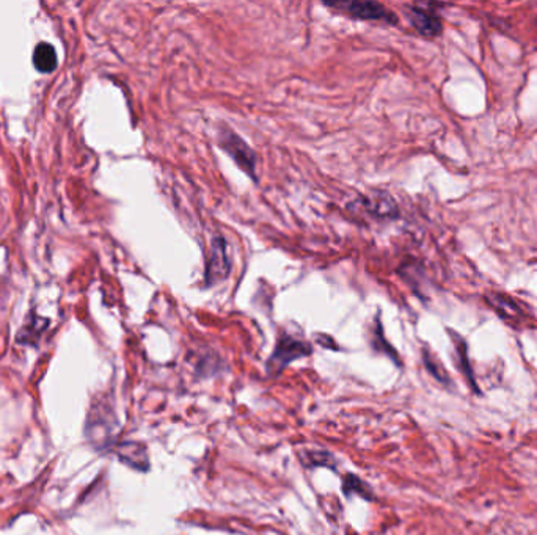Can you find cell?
I'll return each mask as SVG.
<instances>
[{
  "label": "cell",
  "instance_id": "1",
  "mask_svg": "<svg viewBox=\"0 0 537 535\" xmlns=\"http://www.w3.org/2000/svg\"><path fill=\"white\" fill-rule=\"evenodd\" d=\"M219 145L236 162L240 170H244L253 181H257V155L236 132L230 131L228 127H221L219 132Z\"/></svg>",
  "mask_w": 537,
  "mask_h": 535
},
{
  "label": "cell",
  "instance_id": "2",
  "mask_svg": "<svg viewBox=\"0 0 537 535\" xmlns=\"http://www.w3.org/2000/svg\"><path fill=\"white\" fill-rule=\"evenodd\" d=\"M311 345L300 341L297 337L290 336V335H280L277 345H275L273 354L271 355L267 361V372L271 374H280L287 364L292 363L294 360H299V358H304L311 355Z\"/></svg>",
  "mask_w": 537,
  "mask_h": 535
},
{
  "label": "cell",
  "instance_id": "3",
  "mask_svg": "<svg viewBox=\"0 0 537 535\" xmlns=\"http://www.w3.org/2000/svg\"><path fill=\"white\" fill-rule=\"evenodd\" d=\"M325 5L346 13L347 16L354 19H361V21H384L388 24H394L398 21L393 13L379 2H358V0H354V2H330Z\"/></svg>",
  "mask_w": 537,
  "mask_h": 535
},
{
  "label": "cell",
  "instance_id": "4",
  "mask_svg": "<svg viewBox=\"0 0 537 535\" xmlns=\"http://www.w3.org/2000/svg\"><path fill=\"white\" fill-rule=\"evenodd\" d=\"M230 270H231V261H230V256H228L226 242L224 240V237L220 236L214 237L211 253H209V257H207V264L205 270V280L211 286V284L214 283L225 280L226 276L230 275Z\"/></svg>",
  "mask_w": 537,
  "mask_h": 535
},
{
  "label": "cell",
  "instance_id": "5",
  "mask_svg": "<svg viewBox=\"0 0 537 535\" xmlns=\"http://www.w3.org/2000/svg\"><path fill=\"white\" fill-rule=\"evenodd\" d=\"M406 15L413 29L418 33H421L422 37L426 38L439 37L443 30L440 19L435 16L434 13L422 10L420 8V6H408Z\"/></svg>",
  "mask_w": 537,
  "mask_h": 535
},
{
  "label": "cell",
  "instance_id": "6",
  "mask_svg": "<svg viewBox=\"0 0 537 535\" xmlns=\"http://www.w3.org/2000/svg\"><path fill=\"white\" fill-rule=\"evenodd\" d=\"M366 211L377 219H394L398 217V206L387 192H377L375 196H368L363 201Z\"/></svg>",
  "mask_w": 537,
  "mask_h": 535
},
{
  "label": "cell",
  "instance_id": "7",
  "mask_svg": "<svg viewBox=\"0 0 537 535\" xmlns=\"http://www.w3.org/2000/svg\"><path fill=\"white\" fill-rule=\"evenodd\" d=\"M117 453L119 460L127 466H131L134 470L145 471L150 468V462H148V453L143 444L138 443H123L118 446Z\"/></svg>",
  "mask_w": 537,
  "mask_h": 535
},
{
  "label": "cell",
  "instance_id": "8",
  "mask_svg": "<svg viewBox=\"0 0 537 535\" xmlns=\"http://www.w3.org/2000/svg\"><path fill=\"white\" fill-rule=\"evenodd\" d=\"M32 62L38 72L41 74L53 72L58 66V57H57L56 47L46 41L38 43L35 46V49H33Z\"/></svg>",
  "mask_w": 537,
  "mask_h": 535
},
{
  "label": "cell",
  "instance_id": "9",
  "mask_svg": "<svg viewBox=\"0 0 537 535\" xmlns=\"http://www.w3.org/2000/svg\"><path fill=\"white\" fill-rule=\"evenodd\" d=\"M48 325H49L48 319H43V317L30 314L29 319H27L25 325L21 330V333H19V336H18V341L25 342V344L27 342H35L37 337L43 333Z\"/></svg>",
  "mask_w": 537,
  "mask_h": 535
},
{
  "label": "cell",
  "instance_id": "10",
  "mask_svg": "<svg viewBox=\"0 0 537 535\" xmlns=\"http://www.w3.org/2000/svg\"><path fill=\"white\" fill-rule=\"evenodd\" d=\"M342 491H344L346 496H352L354 493H357L358 496H361L363 499H368V501L374 499V493L371 490V486H368L363 480L357 476H354V474H346L344 479H342Z\"/></svg>",
  "mask_w": 537,
  "mask_h": 535
},
{
  "label": "cell",
  "instance_id": "11",
  "mask_svg": "<svg viewBox=\"0 0 537 535\" xmlns=\"http://www.w3.org/2000/svg\"><path fill=\"white\" fill-rule=\"evenodd\" d=\"M489 302L492 303L493 307L500 311V313H503V316H515L517 313H519V309H517L515 303L505 299V297H503V295L490 294L489 295Z\"/></svg>",
  "mask_w": 537,
  "mask_h": 535
},
{
  "label": "cell",
  "instance_id": "12",
  "mask_svg": "<svg viewBox=\"0 0 537 535\" xmlns=\"http://www.w3.org/2000/svg\"><path fill=\"white\" fill-rule=\"evenodd\" d=\"M306 458L310 462V466H328V468L335 470V460L333 456L324 451H314L306 452Z\"/></svg>",
  "mask_w": 537,
  "mask_h": 535
}]
</instances>
